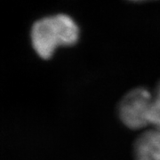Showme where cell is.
Instances as JSON below:
<instances>
[{
    "instance_id": "4",
    "label": "cell",
    "mask_w": 160,
    "mask_h": 160,
    "mask_svg": "<svg viewBox=\"0 0 160 160\" xmlns=\"http://www.w3.org/2000/svg\"><path fill=\"white\" fill-rule=\"evenodd\" d=\"M61 37L62 46H71L79 38V28L68 14L58 13L53 15Z\"/></svg>"
},
{
    "instance_id": "6",
    "label": "cell",
    "mask_w": 160,
    "mask_h": 160,
    "mask_svg": "<svg viewBox=\"0 0 160 160\" xmlns=\"http://www.w3.org/2000/svg\"><path fill=\"white\" fill-rule=\"evenodd\" d=\"M129 1H132V2H143V1H148V0H129Z\"/></svg>"
},
{
    "instance_id": "5",
    "label": "cell",
    "mask_w": 160,
    "mask_h": 160,
    "mask_svg": "<svg viewBox=\"0 0 160 160\" xmlns=\"http://www.w3.org/2000/svg\"><path fill=\"white\" fill-rule=\"evenodd\" d=\"M149 122L151 126H154L155 129L160 130V82L157 86L156 93L152 100Z\"/></svg>"
},
{
    "instance_id": "2",
    "label": "cell",
    "mask_w": 160,
    "mask_h": 160,
    "mask_svg": "<svg viewBox=\"0 0 160 160\" xmlns=\"http://www.w3.org/2000/svg\"><path fill=\"white\" fill-rule=\"evenodd\" d=\"M30 37L35 52L44 60L52 58L58 46H62L61 37L53 15L38 20L31 28Z\"/></svg>"
},
{
    "instance_id": "3",
    "label": "cell",
    "mask_w": 160,
    "mask_h": 160,
    "mask_svg": "<svg viewBox=\"0 0 160 160\" xmlns=\"http://www.w3.org/2000/svg\"><path fill=\"white\" fill-rule=\"evenodd\" d=\"M135 160H160V130L146 132L134 144Z\"/></svg>"
},
{
    "instance_id": "1",
    "label": "cell",
    "mask_w": 160,
    "mask_h": 160,
    "mask_svg": "<svg viewBox=\"0 0 160 160\" xmlns=\"http://www.w3.org/2000/svg\"><path fill=\"white\" fill-rule=\"evenodd\" d=\"M153 95L146 88L138 87L127 92L118 108L120 119L130 129L138 130L150 125L149 115Z\"/></svg>"
}]
</instances>
